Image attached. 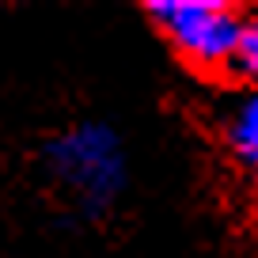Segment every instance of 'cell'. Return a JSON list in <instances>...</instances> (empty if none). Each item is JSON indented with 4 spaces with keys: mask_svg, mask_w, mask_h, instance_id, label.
Returning <instances> with one entry per match:
<instances>
[{
    "mask_svg": "<svg viewBox=\"0 0 258 258\" xmlns=\"http://www.w3.org/2000/svg\"><path fill=\"white\" fill-rule=\"evenodd\" d=\"M228 73L243 76L250 88H258V16L243 19L239 38H235V53H232V69Z\"/></svg>",
    "mask_w": 258,
    "mask_h": 258,
    "instance_id": "277c9868",
    "label": "cell"
},
{
    "mask_svg": "<svg viewBox=\"0 0 258 258\" xmlns=\"http://www.w3.org/2000/svg\"><path fill=\"white\" fill-rule=\"evenodd\" d=\"M42 175L76 217L103 220L114 213L129 182V156L121 133L106 121H73L42 145Z\"/></svg>",
    "mask_w": 258,
    "mask_h": 258,
    "instance_id": "6da1fadb",
    "label": "cell"
},
{
    "mask_svg": "<svg viewBox=\"0 0 258 258\" xmlns=\"http://www.w3.org/2000/svg\"><path fill=\"white\" fill-rule=\"evenodd\" d=\"M224 145L232 160L247 171H258V88H247L224 114Z\"/></svg>",
    "mask_w": 258,
    "mask_h": 258,
    "instance_id": "3957f363",
    "label": "cell"
},
{
    "mask_svg": "<svg viewBox=\"0 0 258 258\" xmlns=\"http://www.w3.org/2000/svg\"><path fill=\"white\" fill-rule=\"evenodd\" d=\"M145 16L175 49V57L194 73L217 76L232 69L235 38L243 27L235 8L220 0H148Z\"/></svg>",
    "mask_w": 258,
    "mask_h": 258,
    "instance_id": "7a4b0ae2",
    "label": "cell"
}]
</instances>
